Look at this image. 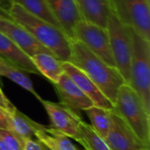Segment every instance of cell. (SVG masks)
Wrapping results in <instances>:
<instances>
[{
    "label": "cell",
    "mask_w": 150,
    "mask_h": 150,
    "mask_svg": "<svg viewBox=\"0 0 150 150\" xmlns=\"http://www.w3.org/2000/svg\"><path fill=\"white\" fill-rule=\"evenodd\" d=\"M69 62L82 69L114 105L120 87L127 83L116 67L108 65L76 39L71 40Z\"/></svg>",
    "instance_id": "1"
},
{
    "label": "cell",
    "mask_w": 150,
    "mask_h": 150,
    "mask_svg": "<svg viewBox=\"0 0 150 150\" xmlns=\"http://www.w3.org/2000/svg\"><path fill=\"white\" fill-rule=\"evenodd\" d=\"M9 15L11 19L27 30L57 59L70 61L71 40L61 28L32 15L17 3L11 4Z\"/></svg>",
    "instance_id": "2"
},
{
    "label": "cell",
    "mask_w": 150,
    "mask_h": 150,
    "mask_svg": "<svg viewBox=\"0 0 150 150\" xmlns=\"http://www.w3.org/2000/svg\"><path fill=\"white\" fill-rule=\"evenodd\" d=\"M113 109L144 145L150 147V114L129 84L123 83L120 87Z\"/></svg>",
    "instance_id": "3"
},
{
    "label": "cell",
    "mask_w": 150,
    "mask_h": 150,
    "mask_svg": "<svg viewBox=\"0 0 150 150\" xmlns=\"http://www.w3.org/2000/svg\"><path fill=\"white\" fill-rule=\"evenodd\" d=\"M132 54L129 85L134 90L150 114V41L136 33L131 27Z\"/></svg>",
    "instance_id": "4"
},
{
    "label": "cell",
    "mask_w": 150,
    "mask_h": 150,
    "mask_svg": "<svg viewBox=\"0 0 150 150\" xmlns=\"http://www.w3.org/2000/svg\"><path fill=\"white\" fill-rule=\"evenodd\" d=\"M112 53L116 68L128 84L130 80V66L132 54V40L130 27L124 25L112 11L110 14L106 27Z\"/></svg>",
    "instance_id": "5"
},
{
    "label": "cell",
    "mask_w": 150,
    "mask_h": 150,
    "mask_svg": "<svg viewBox=\"0 0 150 150\" xmlns=\"http://www.w3.org/2000/svg\"><path fill=\"white\" fill-rule=\"evenodd\" d=\"M120 20L150 41L149 0H110Z\"/></svg>",
    "instance_id": "6"
},
{
    "label": "cell",
    "mask_w": 150,
    "mask_h": 150,
    "mask_svg": "<svg viewBox=\"0 0 150 150\" xmlns=\"http://www.w3.org/2000/svg\"><path fill=\"white\" fill-rule=\"evenodd\" d=\"M74 39L80 40L108 65L116 67L106 29L84 19H81L75 28Z\"/></svg>",
    "instance_id": "7"
},
{
    "label": "cell",
    "mask_w": 150,
    "mask_h": 150,
    "mask_svg": "<svg viewBox=\"0 0 150 150\" xmlns=\"http://www.w3.org/2000/svg\"><path fill=\"white\" fill-rule=\"evenodd\" d=\"M40 102L49 117L51 127L65 134L67 137L78 142L79 123L82 119L75 110L61 103H54L42 98Z\"/></svg>",
    "instance_id": "8"
},
{
    "label": "cell",
    "mask_w": 150,
    "mask_h": 150,
    "mask_svg": "<svg viewBox=\"0 0 150 150\" xmlns=\"http://www.w3.org/2000/svg\"><path fill=\"white\" fill-rule=\"evenodd\" d=\"M112 125L105 138L111 150H138L148 147L137 137L131 127L114 111L111 110Z\"/></svg>",
    "instance_id": "9"
},
{
    "label": "cell",
    "mask_w": 150,
    "mask_h": 150,
    "mask_svg": "<svg viewBox=\"0 0 150 150\" xmlns=\"http://www.w3.org/2000/svg\"><path fill=\"white\" fill-rule=\"evenodd\" d=\"M0 31L8 36L29 57L40 53L52 54L27 30L11 18L0 17Z\"/></svg>",
    "instance_id": "10"
},
{
    "label": "cell",
    "mask_w": 150,
    "mask_h": 150,
    "mask_svg": "<svg viewBox=\"0 0 150 150\" xmlns=\"http://www.w3.org/2000/svg\"><path fill=\"white\" fill-rule=\"evenodd\" d=\"M62 67L63 72L67 74L79 89L92 101L94 105L107 110H112L114 108L113 104L82 69L69 62H62Z\"/></svg>",
    "instance_id": "11"
},
{
    "label": "cell",
    "mask_w": 150,
    "mask_h": 150,
    "mask_svg": "<svg viewBox=\"0 0 150 150\" xmlns=\"http://www.w3.org/2000/svg\"><path fill=\"white\" fill-rule=\"evenodd\" d=\"M53 84L60 98V103L70 109L84 111L94 105L92 101L64 72L58 82Z\"/></svg>",
    "instance_id": "12"
},
{
    "label": "cell",
    "mask_w": 150,
    "mask_h": 150,
    "mask_svg": "<svg viewBox=\"0 0 150 150\" xmlns=\"http://www.w3.org/2000/svg\"><path fill=\"white\" fill-rule=\"evenodd\" d=\"M61 28L70 39H74L75 28L83 19L75 0H46Z\"/></svg>",
    "instance_id": "13"
},
{
    "label": "cell",
    "mask_w": 150,
    "mask_h": 150,
    "mask_svg": "<svg viewBox=\"0 0 150 150\" xmlns=\"http://www.w3.org/2000/svg\"><path fill=\"white\" fill-rule=\"evenodd\" d=\"M82 18L106 29L113 11L110 0H75Z\"/></svg>",
    "instance_id": "14"
},
{
    "label": "cell",
    "mask_w": 150,
    "mask_h": 150,
    "mask_svg": "<svg viewBox=\"0 0 150 150\" xmlns=\"http://www.w3.org/2000/svg\"><path fill=\"white\" fill-rule=\"evenodd\" d=\"M0 57H3L19 68L24 71L40 75L34 64L33 63L31 58L25 54L8 36H6L3 32L0 31Z\"/></svg>",
    "instance_id": "15"
},
{
    "label": "cell",
    "mask_w": 150,
    "mask_h": 150,
    "mask_svg": "<svg viewBox=\"0 0 150 150\" xmlns=\"http://www.w3.org/2000/svg\"><path fill=\"white\" fill-rule=\"evenodd\" d=\"M35 137L50 150H78L69 137L51 127L40 125L35 132Z\"/></svg>",
    "instance_id": "16"
},
{
    "label": "cell",
    "mask_w": 150,
    "mask_h": 150,
    "mask_svg": "<svg viewBox=\"0 0 150 150\" xmlns=\"http://www.w3.org/2000/svg\"><path fill=\"white\" fill-rule=\"evenodd\" d=\"M40 125L18 109L8 113V129L23 141L36 140L35 132Z\"/></svg>",
    "instance_id": "17"
},
{
    "label": "cell",
    "mask_w": 150,
    "mask_h": 150,
    "mask_svg": "<svg viewBox=\"0 0 150 150\" xmlns=\"http://www.w3.org/2000/svg\"><path fill=\"white\" fill-rule=\"evenodd\" d=\"M30 58L39 73L48 79L52 83H57L60 76L63 74L62 67V62L52 54L40 53Z\"/></svg>",
    "instance_id": "18"
},
{
    "label": "cell",
    "mask_w": 150,
    "mask_h": 150,
    "mask_svg": "<svg viewBox=\"0 0 150 150\" xmlns=\"http://www.w3.org/2000/svg\"><path fill=\"white\" fill-rule=\"evenodd\" d=\"M0 76H4L13 83L19 85L21 88L25 89L32 95H33L39 101L41 99V97L36 92L31 79L25 74L21 68L14 64L13 62L0 57Z\"/></svg>",
    "instance_id": "19"
},
{
    "label": "cell",
    "mask_w": 150,
    "mask_h": 150,
    "mask_svg": "<svg viewBox=\"0 0 150 150\" xmlns=\"http://www.w3.org/2000/svg\"><path fill=\"white\" fill-rule=\"evenodd\" d=\"M84 112L88 116L92 128L105 139L112 125L111 110L92 105L91 107L84 110Z\"/></svg>",
    "instance_id": "20"
},
{
    "label": "cell",
    "mask_w": 150,
    "mask_h": 150,
    "mask_svg": "<svg viewBox=\"0 0 150 150\" xmlns=\"http://www.w3.org/2000/svg\"><path fill=\"white\" fill-rule=\"evenodd\" d=\"M86 150H111L105 139L83 120L79 123L78 142Z\"/></svg>",
    "instance_id": "21"
},
{
    "label": "cell",
    "mask_w": 150,
    "mask_h": 150,
    "mask_svg": "<svg viewBox=\"0 0 150 150\" xmlns=\"http://www.w3.org/2000/svg\"><path fill=\"white\" fill-rule=\"evenodd\" d=\"M11 1L13 3H17L19 5H21L26 11H28L32 15L61 28L59 22L53 15L46 0H11Z\"/></svg>",
    "instance_id": "22"
},
{
    "label": "cell",
    "mask_w": 150,
    "mask_h": 150,
    "mask_svg": "<svg viewBox=\"0 0 150 150\" xmlns=\"http://www.w3.org/2000/svg\"><path fill=\"white\" fill-rule=\"evenodd\" d=\"M0 138L11 150L23 149L25 141L18 137L11 130L0 128Z\"/></svg>",
    "instance_id": "23"
},
{
    "label": "cell",
    "mask_w": 150,
    "mask_h": 150,
    "mask_svg": "<svg viewBox=\"0 0 150 150\" xmlns=\"http://www.w3.org/2000/svg\"><path fill=\"white\" fill-rule=\"evenodd\" d=\"M0 108L5 111L7 113L13 112L17 108L13 105V104L7 98V97L4 95L3 91L0 88Z\"/></svg>",
    "instance_id": "24"
},
{
    "label": "cell",
    "mask_w": 150,
    "mask_h": 150,
    "mask_svg": "<svg viewBox=\"0 0 150 150\" xmlns=\"http://www.w3.org/2000/svg\"><path fill=\"white\" fill-rule=\"evenodd\" d=\"M22 150H43V145L37 140H25Z\"/></svg>",
    "instance_id": "25"
},
{
    "label": "cell",
    "mask_w": 150,
    "mask_h": 150,
    "mask_svg": "<svg viewBox=\"0 0 150 150\" xmlns=\"http://www.w3.org/2000/svg\"><path fill=\"white\" fill-rule=\"evenodd\" d=\"M0 128L8 129V113L0 108Z\"/></svg>",
    "instance_id": "26"
},
{
    "label": "cell",
    "mask_w": 150,
    "mask_h": 150,
    "mask_svg": "<svg viewBox=\"0 0 150 150\" xmlns=\"http://www.w3.org/2000/svg\"><path fill=\"white\" fill-rule=\"evenodd\" d=\"M12 3L13 2L11 0H0V11L9 14V10Z\"/></svg>",
    "instance_id": "27"
},
{
    "label": "cell",
    "mask_w": 150,
    "mask_h": 150,
    "mask_svg": "<svg viewBox=\"0 0 150 150\" xmlns=\"http://www.w3.org/2000/svg\"><path fill=\"white\" fill-rule=\"evenodd\" d=\"M0 150H11L4 143V142L1 138H0Z\"/></svg>",
    "instance_id": "28"
},
{
    "label": "cell",
    "mask_w": 150,
    "mask_h": 150,
    "mask_svg": "<svg viewBox=\"0 0 150 150\" xmlns=\"http://www.w3.org/2000/svg\"><path fill=\"white\" fill-rule=\"evenodd\" d=\"M0 17H4V18H11L10 16H9V14L4 12V11H0Z\"/></svg>",
    "instance_id": "29"
},
{
    "label": "cell",
    "mask_w": 150,
    "mask_h": 150,
    "mask_svg": "<svg viewBox=\"0 0 150 150\" xmlns=\"http://www.w3.org/2000/svg\"><path fill=\"white\" fill-rule=\"evenodd\" d=\"M149 148L150 147H143V148H142V149H140L138 150H150Z\"/></svg>",
    "instance_id": "30"
},
{
    "label": "cell",
    "mask_w": 150,
    "mask_h": 150,
    "mask_svg": "<svg viewBox=\"0 0 150 150\" xmlns=\"http://www.w3.org/2000/svg\"><path fill=\"white\" fill-rule=\"evenodd\" d=\"M40 143H41V142H40ZM42 145H43V144H42ZM43 150H50V149H48L46 146H44V145H43Z\"/></svg>",
    "instance_id": "31"
},
{
    "label": "cell",
    "mask_w": 150,
    "mask_h": 150,
    "mask_svg": "<svg viewBox=\"0 0 150 150\" xmlns=\"http://www.w3.org/2000/svg\"><path fill=\"white\" fill-rule=\"evenodd\" d=\"M84 150H86V149H84Z\"/></svg>",
    "instance_id": "32"
}]
</instances>
